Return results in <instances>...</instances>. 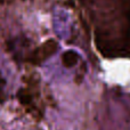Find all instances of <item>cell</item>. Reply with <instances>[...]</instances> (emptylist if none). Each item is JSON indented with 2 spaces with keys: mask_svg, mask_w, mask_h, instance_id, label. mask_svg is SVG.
Masks as SVG:
<instances>
[{
  "mask_svg": "<svg viewBox=\"0 0 130 130\" xmlns=\"http://www.w3.org/2000/svg\"><path fill=\"white\" fill-rule=\"evenodd\" d=\"M81 18L105 58H130V0H78Z\"/></svg>",
  "mask_w": 130,
  "mask_h": 130,
  "instance_id": "1",
  "label": "cell"
},
{
  "mask_svg": "<svg viewBox=\"0 0 130 130\" xmlns=\"http://www.w3.org/2000/svg\"><path fill=\"white\" fill-rule=\"evenodd\" d=\"M47 88L43 86L41 78L36 72H27L23 75L22 86L17 91V99L21 107L36 121H40L49 105Z\"/></svg>",
  "mask_w": 130,
  "mask_h": 130,
  "instance_id": "2",
  "label": "cell"
},
{
  "mask_svg": "<svg viewBox=\"0 0 130 130\" xmlns=\"http://www.w3.org/2000/svg\"><path fill=\"white\" fill-rule=\"evenodd\" d=\"M57 47H58L57 46V41H55L54 39L46 40L45 42L39 45L37 48L32 49V52L27 56H25L24 61L30 63L31 65H34V66L40 65L47 58H49L52 55H54Z\"/></svg>",
  "mask_w": 130,
  "mask_h": 130,
  "instance_id": "3",
  "label": "cell"
},
{
  "mask_svg": "<svg viewBox=\"0 0 130 130\" xmlns=\"http://www.w3.org/2000/svg\"><path fill=\"white\" fill-rule=\"evenodd\" d=\"M78 59H79L78 54L75 52H73V50H67L62 55V62H63V65L66 69L73 67L78 63Z\"/></svg>",
  "mask_w": 130,
  "mask_h": 130,
  "instance_id": "4",
  "label": "cell"
}]
</instances>
